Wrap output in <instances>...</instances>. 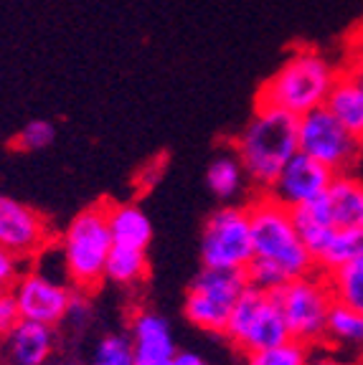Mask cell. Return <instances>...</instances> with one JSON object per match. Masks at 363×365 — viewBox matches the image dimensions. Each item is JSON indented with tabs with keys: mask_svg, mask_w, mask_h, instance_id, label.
<instances>
[{
	"mask_svg": "<svg viewBox=\"0 0 363 365\" xmlns=\"http://www.w3.org/2000/svg\"><path fill=\"white\" fill-rule=\"evenodd\" d=\"M89 314H91V304L86 302V297L71 294V302H69V312H66L69 322H74V325H86V322H89Z\"/></svg>",
	"mask_w": 363,
	"mask_h": 365,
	"instance_id": "obj_29",
	"label": "cell"
},
{
	"mask_svg": "<svg viewBox=\"0 0 363 365\" xmlns=\"http://www.w3.org/2000/svg\"><path fill=\"white\" fill-rule=\"evenodd\" d=\"M325 107L343 122L348 132L363 145V84L348 71L341 74L328 94Z\"/></svg>",
	"mask_w": 363,
	"mask_h": 365,
	"instance_id": "obj_17",
	"label": "cell"
},
{
	"mask_svg": "<svg viewBox=\"0 0 363 365\" xmlns=\"http://www.w3.org/2000/svg\"><path fill=\"white\" fill-rule=\"evenodd\" d=\"M112 246L114 239L109 231L107 203L89 205L71 218L61 239V259L74 289L89 292L107 279L104 269Z\"/></svg>",
	"mask_w": 363,
	"mask_h": 365,
	"instance_id": "obj_4",
	"label": "cell"
},
{
	"mask_svg": "<svg viewBox=\"0 0 363 365\" xmlns=\"http://www.w3.org/2000/svg\"><path fill=\"white\" fill-rule=\"evenodd\" d=\"M13 294L18 299L23 319H34L44 325H59L66 319L71 292L59 279H51L44 272H29L13 284Z\"/></svg>",
	"mask_w": 363,
	"mask_h": 365,
	"instance_id": "obj_11",
	"label": "cell"
},
{
	"mask_svg": "<svg viewBox=\"0 0 363 365\" xmlns=\"http://www.w3.org/2000/svg\"><path fill=\"white\" fill-rule=\"evenodd\" d=\"M21 307H18V299L11 289L0 292V337L11 335L13 327L21 322Z\"/></svg>",
	"mask_w": 363,
	"mask_h": 365,
	"instance_id": "obj_27",
	"label": "cell"
},
{
	"mask_svg": "<svg viewBox=\"0 0 363 365\" xmlns=\"http://www.w3.org/2000/svg\"><path fill=\"white\" fill-rule=\"evenodd\" d=\"M330 289H333L335 302L353 307L363 314V259L348 262L328 274Z\"/></svg>",
	"mask_w": 363,
	"mask_h": 365,
	"instance_id": "obj_22",
	"label": "cell"
},
{
	"mask_svg": "<svg viewBox=\"0 0 363 365\" xmlns=\"http://www.w3.org/2000/svg\"><path fill=\"white\" fill-rule=\"evenodd\" d=\"M333 178L335 173L330 168H325L320 160L297 150L287 160V165L279 170V175L274 178V182L267 188V193L274 195L287 208H300V205L315 203L318 198H323L325 190L333 182Z\"/></svg>",
	"mask_w": 363,
	"mask_h": 365,
	"instance_id": "obj_10",
	"label": "cell"
},
{
	"mask_svg": "<svg viewBox=\"0 0 363 365\" xmlns=\"http://www.w3.org/2000/svg\"><path fill=\"white\" fill-rule=\"evenodd\" d=\"M341 71L325 53L315 48H295L279 68L259 86L257 104L279 107L284 112L302 117L310 109L328 102V94L338 81Z\"/></svg>",
	"mask_w": 363,
	"mask_h": 365,
	"instance_id": "obj_2",
	"label": "cell"
},
{
	"mask_svg": "<svg viewBox=\"0 0 363 365\" xmlns=\"http://www.w3.org/2000/svg\"><path fill=\"white\" fill-rule=\"evenodd\" d=\"M176 365H206V363H204V358H201V355L183 350V353H176Z\"/></svg>",
	"mask_w": 363,
	"mask_h": 365,
	"instance_id": "obj_30",
	"label": "cell"
},
{
	"mask_svg": "<svg viewBox=\"0 0 363 365\" xmlns=\"http://www.w3.org/2000/svg\"><path fill=\"white\" fill-rule=\"evenodd\" d=\"M132 348L137 363H158V360L176 358V340L168 319L155 312H140L132 319Z\"/></svg>",
	"mask_w": 363,
	"mask_h": 365,
	"instance_id": "obj_14",
	"label": "cell"
},
{
	"mask_svg": "<svg viewBox=\"0 0 363 365\" xmlns=\"http://www.w3.org/2000/svg\"><path fill=\"white\" fill-rule=\"evenodd\" d=\"M356 259H363V228H335L323 254L315 259V269L330 274Z\"/></svg>",
	"mask_w": 363,
	"mask_h": 365,
	"instance_id": "obj_19",
	"label": "cell"
},
{
	"mask_svg": "<svg viewBox=\"0 0 363 365\" xmlns=\"http://www.w3.org/2000/svg\"><path fill=\"white\" fill-rule=\"evenodd\" d=\"M49 239L46 221L21 200L0 195V246L18 259L39 254Z\"/></svg>",
	"mask_w": 363,
	"mask_h": 365,
	"instance_id": "obj_12",
	"label": "cell"
},
{
	"mask_svg": "<svg viewBox=\"0 0 363 365\" xmlns=\"http://www.w3.org/2000/svg\"><path fill=\"white\" fill-rule=\"evenodd\" d=\"M254 259V239L247 205H224L206 218L201 264L214 269H247Z\"/></svg>",
	"mask_w": 363,
	"mask_h": 365,
	"instance_id": "obj_8",
	"label": "cell"
},
{
	"mask_svg": "<svg viewBox=\"0 0 363 365\" xmlns=\"http://www.w3.org/2000/svg\"><path fill=\"white\" fill-rule=\"evenodd\" d=\"M247 208L252 221L254 257L279 267L289 279L315 272V259L307 251L305 241L300 239L292 208L279 203L267 190L257 195Z\"/></svg>",
	"mask_w": 363,
	"mask_h": 365,
	"instance_id": "obj_3",
	"label": "cell"
},
{
	"mask_svg": "<svg viewBox=\"0 0 363 365\" xmlns=\"http://www.w3.org/2000/svg\"><path fill=\"white\" fill-rule=\"evenodd\" d=\"M247 287H249V279H247L244 269L204 267L186 292L183 312H186L188 322L199 330L224 335L229 314Z\"/></svg>",
	"mask_w": 363,
	"mask_h": 365,
	"instance_id": "obj_7",
	"label": "cell"
},
{
	"mask_svg": "<svg viewBox=\"0 0 363 365\" xmlns=\"http://www.w3.org/2000/svg\"><path fill=\"white\" fill-rule=\"evenodd\" d=\"M351 74H353V76H356V79H358V81H361V84H363V56H361V58H358V61H356V63H353V68H351Z\"/></svg>",
	"mask_w": 363,
	"mask_h": 365,
	"instance_id": "obj_32",
	"label": "cell"
},
{
	"mask_svg": "<svg viewBox=\"0 0 363 365\" xmlns=\"http://www.w3.org/2000/svg\"><path fill=\"white\" fill-rule=\"evenodd\" d=\"M274 294L292 340L302 342L307 348L325 342V325L335 304L328 274L315 269L310 274L284 282L279 289H274Z\"/></svg>",
	"mask_w": 363,
	"mask_h": 365,
	"instance_id": "obj_5",
	"label": "cell"
},
{
	"mask_svg": "<svg viewBox=\"0 0 363 365\" xmlns=\"http://www.w3.org/2000/svg\"><path fill=\"white\" fill-rule=\"evenodd\" d=\"M137 365H176V358L173 360H158V363H137Z\"/></svg>",
	"mask_w": 363,
	"mask_h": 365,
	"instance_id": "obj_33",
	"label": "cell"
},
{
	"mask_svg": "<svg viewBox=\"0 0 363 365\" xmlns=\"http://www.w3.org/2000/svg\"><path fill=\"white\" fill-rule=\"evenodd\" d=\"M249 180L242 168V160L237 153H222L219 158L211 160L209 170H206V182H209L211 193L219 200H232L244 190V182Z\"/></svg>",
	"mask_w": 363,
	"mask_h": 365,
	"instance_id": "obj_18",
	"label": "cell"
},
{
	"mask_svg": "<svg viewBox=\"0 0 363 365\" xmlns=\"http://www.w3.org/2000/svg\"><path fill=\"white\" fill-rule=\"evenodd\" d=\"M297 143L300 153L320 160L335 175L351 170L363 150V145L325 104L297 117Z\"/></svg>",
	"mask_w": 363,
	"mask_h": 365,
	"instance_id": "obj_9",
	"label": "cell"
},
{
	"mask_svg": "<svg viewBox=\"0 0 363 365\" xmlns=\"http://www.w3.org/2000/svg\"><path fill=\"white\" fill-rule=\"evenodd\" d=\"M307 365H361V363H353V360H338V358H318Z\"/></svg>",
	"mask_w": 363,
	"mask_h": 365,
	"instance_id": "obj_31",
	"label": "cell"
},
{
	"mask_svg": "<svg viewBox=\"0 0 363 365\" xmlns=\"http://www.w3.org/2000/svg\"><path fill=\"white\" fill-rule=\"evenodd\" d=\"M325 342L338 348H363V314L335 302L325 325Z\"/></svg>",
	"mask_w": 363,
	"mask_h": 365,
	"instance_id": "obj_20",
	"label": "cell"
},
{
	"mask_svg": "<svg viewBox=\"0 0 363 365\" xmlns=\"http://www.w3.org/2000/svg\"><path fill=\"white\" fill-rule=\"evenodd\" d=\"M307 345L297 340H287L274 348L259 350V353L247 355V365H307L310 355H307Z\"/></svg>",
	"mask_w": 363,
	"mask_h": 365,
	"instance_id": "obj_24",
	"label": "cell"
},
{
	"mask_svg": "<svg viewBox=\"0 0 363 365\" xmlns=\"http://www.w3.org/2000/svg\"><path fill=\"white\" fill-rule=\"evenodd\" d=\"M307 205L333 228H363V180L341 173L333 178L323 198Z\"/></svg>",
	"mask_w": 363,
	"mask_h": 365,
	"instance_id": "obj_13",
	"label": "cell"
},
{
	"mask_svg": "<svg viewBox=\"0 0 363 365\" xmlns=\"http://www.w3.org/2000/svg\"><path fill=\"white\" fill-rule=\"evenodd\" d=\"M297 150V117L267 104H257L252 120L237 137V158L242 160L249 182L259 190L272 185Z\"/></svg>",
	"mask_w": 363,
	"mask_h": 365,
	"instance_id": "obj_1",
	"label": "cell"
},
{
	"mask_svg": "<svg viewBox=\"0 0 363 365\" xmlns=\"http://www.w3.org/2000/svg\"><path fill=\"white\" fill-rule=\"evenodd\" d=\"M224 335L244 355L259 353V350L292 340L287 322L282 317V309H279L277 294L267 289H257L252 284L242 292V297L234 304Z\"/></svg>",
	"mask_w": 363,
	"mask_h": 365,
	"instance_id": "obj_6",
	"label": "cell"
},
{
	"mask_svg": "<svg viewBox=\"0 0 363 365\" xmlns=\"http://www.w3.org/2000/svg\"><path fill=\"white\" fill-rule=\"evenodd\" d=\"M18 282V257L0 246V292L11 289Z\"/></svg>",
	"mask_w": 363,
	"mask_h": 365,
	"instance_id": "obj_28",
	"label": "cell"
},
{
	"mask_svg": "<svg viewBox=\"0 0 363 365\" xmlns=\"http://www.w3.org/2000/svg\"><path fill=\"white\" fill-rule=\"evenodd\" d=\"M109 231L114 244L148 251L153 241V223L137 203H107Z\"/></svg>",
	"mask_w": 363,
	"mask_h": 365,
	"instance_id": "obj_16",
	"label": "cell"
},
{
	"mask_svg": "<svg viewBox=\"0 0 363 365\" xmlns=\"http://www.w3.org/2000/svg\"><path fill=\"white\" fill-rule=\"evenodd\" d=\"M13 365H46L54 353V327L34 319H21L8 335Z\"/></svg>",
	"mask_w": 363,
	"mask_h": 365,
	"instance_id": "obj_15",
	"label": "cell"
},
{
	"mask_svg": "<svg viewBox=\"0 0 363 365\" xmlns=\"http://www.w3.org/2000/svg\"><path fill=\"white\" fill-rule=\"evenodd\" d=\"M148 272V254L145 249H132V246H119L114 244L109 251L107 269L104 277L117 284H132V282L142 279Z\"/></svg>",
	"mask_w": 363,
	"mask_h": 365,
	"instance_id": "obj_21",
	"label": "cell"
},
{
	"mask_svg": "<svg viewBox=\"0 0 363 365\" xmlns=\"http://www.w3.org/2000/svg\"><path fill=\"white\" fill-rule=\"evenodd\" d=\"M89 365H135V348L132 340L125 335H104L96 342Z\"/></svg>",
	"mask_w": 363,
	"mask_h": 365,
	"instance_id": "obj_23",
	"label": "cell"
},
{
	"mask_svg": "<svg viewBox=\"0 0 363 365\" xmlns=\"http://www.w3.org/2000/svg\"><path fill=\"white\" fill-rule=\"evenodd\" d=\"M244 272H247L249 284L257 287V289L274 292V289H279L284 282H289V277L282 272V269L274 267V264H269V262H264V259H259V257L252 259L249 267H247Z\"/></svg>",
	"mask_w": 363,
	"mask_h": 365,
	"instance_id": "obj_26",
	"label": "cell"
},
{
	"mask_svg": "<svg viewBox=\"0 0 363 365\" xmlns=\"http://www.w3.org/2000/svg\"><path fill=\"white\" fill-rule=\"evenodd\" d=\"M54 140H56V127H54V122L31 120V122H26V127L16 135L13 145H16V150H23V153H36V150L51 148Z\"/></svg>",
	"mask_w": 363,
	"mask_h": 365,
	"instance_id": "obj_25",
	"label": "cell"
}]
</instances>
